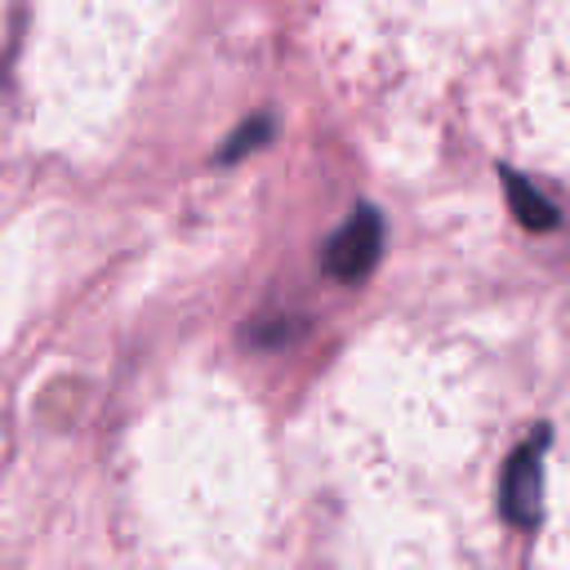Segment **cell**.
I'll return each mask as SVG.
<instances>
[{"label": "cell", "instance_id": "cell-1", "mask_svg": "<svg viewBox=\"0 0 570 570\" xmlns=\"http://www.w3.org/2000/svg\"><path fill=\"white\" fill-rule=\"evenodd\" d=\"M379 254H383V218L365 205V209H356V214L325 240L321 267H325L334 281L356 285V281L370 276V267L379 263Z\"/></svg>", "mask_w": 570, "mask_h": 570}, {"label": "cell", "instance_id": "cell-2", "mask_svg": "<svg viewBox=\"0 0 570 570\" xmlns=\"http://www.w3.org/2000/svg\"><path fill=\"white\" fill-rule=\"evenodd\" d=\"M543 445L548 436L539 432L534 441H525L512 463L503 468V481H499V499H503V512L512 525H534L539 521V481H543Z\"/></svg>", "mask_w": 570, "mask_h": 570}, {"label": "cell", "instance_id": "cell-3", "mask_svg": "<svg viewBox=\"0 0 570 570\" xmlns=\"http://www.w3.org/2000/svg\"><path fill=\"white\" fill-rule=\"evenodd\" d=\"M267 129H272V120H254V125H245V129H240V134L232 138V147L223 151V160H236V156H240L245 147H258V138H263Z\"/></svg>", "mask_w": 570, "mask_h": 570}]
</instances>
